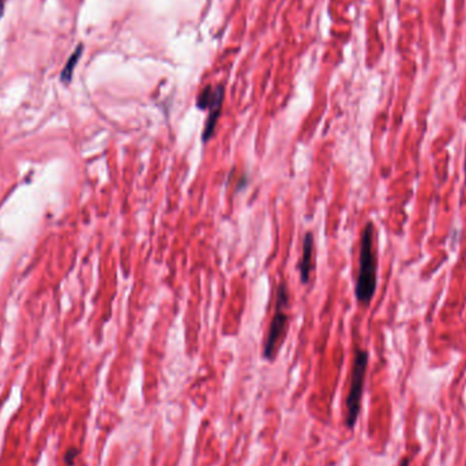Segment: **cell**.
Segmentation results:
<instances>
[{
	"instance_id": "obj_1",
	"label": "cell",
	"mask_w": 466,
	"mask_h": 466,
	"mask_svg": "<svg viewBox=\"0 0 466 466\" xmlns=\"http://www.w3.org/2000/svg\"><path fill=\"white\" fill-rule=\"evenodd\" d=\"M375 227L370 221L366 224L360 237L359 273L355 287V295L360 304L368 306L377 292L378 265L375 252Z\"/></svg>"
},
{
	"instance_id": "obj_2",
	"label": "cell",
	"mask_w": 466,
	"mask_h": 466,
	"mask_svg": "<svg viewBox=\"0 0 466 466\" xmlns=\"http://www.w3.org/2000/svg\"><path fill=\"white\" fill-rule=\"evenodd\" d=\"M289 291L285 281H282L277 288L276 295V311L270 322L265 344H263V357L269 362H273L285 341L288 323H289Z\"/></svg>"
},
{
	"instance_id": "obj_3",
	"label": "cell",
	"mask_w": 466,
	"mask_h": 466,
	"mask_svg": "<svg viewBox=\"0 0 466 466\" xmlns=\"http://www.w3.org/2000/svg\"><path fill=\"white\" fill-rule=\"evenodd\" d=\"M367 367H368V352L357 348L355 352L352 375H351V386H349V392L346 397L345 424L349 430L355 428L359 414H360Z\"/></svg>"
},
{
	"instance_id": "obj_4",
	"label": "cell",
	"mask_w": 466,
	"mask_h": 466,
	"mask_svg": "<svg viewBox=\"0 0 466 466\" xmlns=\"http://www.w3.org/2000/svg\"><path fill=\"white\" fill-rule=\"evenodd\" d=\"M224 94H225L224 86L223 85L216 86V94H214V98H213L210 107L208 108L209 116H208V120H206V124H205V129H203V133H202V142L203 144H208L216 134V127H217L219 119L221 116Z\"/></svg>"
},
{
	"instance_id": "obj_5",
	"label": "cell",
	"mask_w": 466,
	"mask_h": 466,
	"mask_svg": "<svg viewBox=\"0 0 466 466\" xmlns=\"http://www.w3.org/2000/svg\"><path fill=\"white\" fill-rule=\"evenodd\" d=\"M315 241H313V234L311 232L306 233L303 238V255L300 262L298 263V269L300 273V280L303 284L310 282L311 273L313 270L315 265Z\"/></svg>"
},
{
	"instance_id": "obj_6",
	"label": "cell",
	"mask_w": 466,
	"mask_h": 466,
	"mask_svg": "<svg viewBox=\"0 0 466 466\" xmlns=\"http://www.w3.org/2000/svg\"><path fill=\"white\" fill-rule=\"evenodd\" d=\"M82 51H83V45L79 44L78 45L77 49L74 51V54L70 56V59L67 60L62 74H60V79L63 83H70L71 79H73V74H74V69L77 67L78 60L80 59V55H82Z\"/></svg>"
},
{
	"instance_id": "obj_7",
	"label": "cell",
	"mask_w": 466,
	"mask_h": 466,
	"mask_svg": "<svg viewBox=\"0 0 466 466\" xmlns=\"http://www.w3.org/2000/svg\"><path fill=\"white\" fill-rule=\"evenodd\" d=\"M214 94H216V87L206 86L197 97V108L206 111L210 107V104L214 98Z\"/></svg>"
},
{
	"instance_id": "obj_8",
	"label": "cell",
	"mask_w": 466,
	"mask_h": 466,
	"mask_svg": "<svg viewBox=\"0 0 466 466\" xmlns=\"http://www.w3.org/2000/svg\"><path fill=\"white\" fill-rule=\"evenodd\" d=\"M78 456V449H76V447H71V449H69L67 450V453H66V456H65V461H66V464L69 466L73 465L74 463H76V458H77Z\"/></svg>"
},
{
	"instance_id": "obj_9",
	"label": "cell",
	"mask_w": 466,
	"mask_h": 466,
	"mask_svg": "<svg viewBox=\"0 0 466 466\" xmlns=\"http://www.w3.org/2000/svg\"><path fill=\"white\" fill-rule=\"evenodd\" d=\"M399 466H409V460H408V458H403V460H401Z\"/></svg>"
},
{
	"instance_id": "obj_10",
	"label": "cell",
	"mask_w": 466,
	"mask_h": 466,
	"mask_svg": "<svg viewBox=\"0 0 466 466\" xmlns=\"http://www.w3.org/2000/svg\"><path fill=\"white\" fill-rule=\"evenodd\" d=\"M3 11H4V1L0 0V18H1V15H3Z\"/></svg>"
},
{
	"instance_id": "obj_11",
	"label": "cell",
	"mask_w": 466,
	"mask_h": 466,
	"mask_svg": "<svg viewBox=\"0 0 466 466\" xmlns=\"http://www.w3.org/2000/svg\"><path fill=\"white\" fill-rule=\"evenodd\" d=\"M465 183H466V155H465Z\"/></svg>"
}]
</instances>
